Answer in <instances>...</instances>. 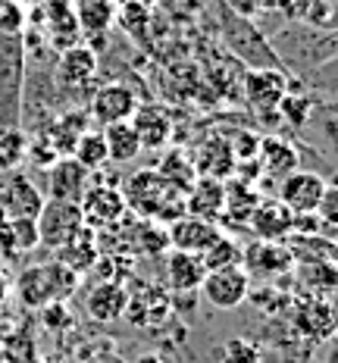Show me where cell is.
Returning a JSON list of instances; mask_svg holds the SVG:
<instances>
[{"mask_svg":"<svg viewBox=\"0 0 338 363\" xmlns=\"http://www.w3.org/2000/svg\"><path fill=\"white\" fill-rule=\"evenodd\" d=\"M26 63L28 60L22 32H0V132L19 128Z\"/></svg>","mask_w":338,"mask_h":363,"instance_id":"3957f363","label":"cell"},{"mask_svg":"<svg viewBox=\"0 0 338 363\" xmlns=\"http://www.w3.org/2000/svg\"><path fill=\"white\" fill-rule=\"evenodd\" d=\"M295 326H298V332L310 335L313 345H317V342H329V338H332V332H335V316H332L329 301L313 298V301H307V304H300V310L295 313Z\"/></svg>","mask_w":338,"mask_h":363,"instance_id":"cb8c5ba5","label":"cell"},{"mask_svg":"<svg viewBox=\"0 0 338 363\" xmlns=\"http://www.w3.org/2000/svg\"><path fill=\"white\" fill-rule=\"evenodd\" d=\"M57 260L63 263L66 269H72L75 276H81L91 263L97 260V251H94V245H91V225H85V229L79 232L75 238H69L63 247H57Z\"/></svg>","mask_w":338,"mask_h":363,"instance_id":"83f0119b","label":"cell"},{"mask_svg":"<svg viewBox=\"0 0 338 363\" xmlns=\"http://www.w3.org/2000/svg\"><path fill=\"white\" fill-rule=\"evenodd\" d=\"M260 357H263V347L247 335L229 338L222 345V363H260Z\"/></svg>","mask_w":338,"mask_h":363,"instance_id":"e575fe53","label":"cell"},{"mask_svg":"<svg viewBox=\"0 0 338 363\" xmlns=\"http://www.w3.org/2000/svg\"><path fill=\"white\" fill-rule=\"evenodd\" d=\"M94 75H97V50L75 44V48L57 54V94L60 110L63 104H88L94 94Z\"/></svg>","mask_w":338,"mask_h":363,"instance_id":"5b68a950","label":"cell"},{"mask_svg":"<svg viewBox=\"0 0 338 363\" xmlns=\"http://www.w3.org/2000/svg\"><path fill=\"white\" fill-rule=\"evenodd\" d=\"M69 4H79V0H69Z\"/></svg>","mask_w":338,"mask_h":363,"instance_id":"b9f144b4","label":"cell"},{"mask_svg":"<svg viewBox=\"0 0 338 363\" xmlns=\"http://www.w3.org/2000/svg\"><path fill=\"white\" fill-rule=\"evenodd\" d=\"M79 207H81V216H85V225H94V229H110L125 213V201L119 194V188H113V182L88 185Z\"/></svg>","mask_w":338,"mask_h":363,"instance_id":"e0dca14e","label":"cell"},{"mask_svg":"<svg viewBox=\"0 0 338 363\" xmlns=\"http://www.w3.org/2000/svg\"><path fill=\"white\" fill-rule=\"evenodd\" d=\"M75 19L85 38H103L116 22V0H79Z\"/></svg>","mask_w":338,"mask_h":363,"instance_id":"d4e9b609","label":"cell"},{"mask_svg":"<svg viewBox=\"0 0 338 363\" xmlns=\"http://www.w3.org/2000/svg\"><path fill=\"white\" fill-rule=\"evenodd\" d=\"M35 16H41L47 44L57 50V54H63V50L75 48V44L81 41L79 19H75V6L69 4V0H41V10H38Z\"/></svg>","mask_w":338,"mask_h":363,"instance_id":"7c38bea8","label":"cell"},{"mask_svg":"<svg viewBox=\"0 0 338 363\" xmlns=\"http://www.w3.org/2000/svg\"><path fill=\"white\" fill-rule=\"evenodd\" d=\"M132 363H169V357H163V354H141V357H135Z\"/></svg>","mask_w":338,"mask_h":363,"instance_id":"f35d334b","label":"cell"},{"mask_svg":"<svg viewBox=\"0 0 338 363\" xmlns=\"http://www.w3.org/2000/svg\"><path fill=\"white\" fill-rule=\"evenodd\" d=\"M6 298H10V282H6V276L0 272V307L6 304Z\"/></svg>","mask_w":338,"mask_h":363,"instance_id":"ab89813d","label":"cell"},{"mask_svg":"<svg viewBox=\"0 0 338 363\" xmlns=\"http://www.w3.org/2000/svg\"><path fill=\"white\" fill-rule=\"evenodd\" d=\"M116 22L129 38H145L150 28V4L147 0H125V4H116Z\"/></svg>","mask_w":338,"mask_h":363,"instance_id":"1f68e13d","label":"cell"},{"mask_svg":"<svg viewBox=\"0 0 338 363\" xmlns=\"http://www.w3.org/2000/svg\"><path fill=\"white\" fill-rule=\"evenodd\" d=\"M269 44H273L276 57L282 60L285 72L295 69L298 75H310L313 69L335 60V32L313 28L298 19H291L279 35L269 38Z\"/></svg>","mask_w":338,"mask_h":363,"instance_id":"6da1fadb","label":"cell"},{"mask_svg":"<svg viewBox=\"0 0 338 363\" xmlns=\"http://www.w3.org/2000/svg\"><path fill=\"white\" fill-rule=\"evenodd\" d=\"M116 4H125V0H116ZM147 4H154V0H147Z\"/></svg>","mask_w":338,"mask_h":363,"instance_id":"60d3db41","label":"cell"},{"mask_svg":"<svg viewBox=\"0 0 338 363\" xmlns=\"http://www.w3.org/2000/svg\"><path fill=\"white\" fill-rule=\"evenodd\" d=\"M38 223V238H41V247H63L69 238H75L81 229H85V216H81V207L79 203H69V201H50L44 198V207L41 213L35 216Z\"/></svg>","mask_w":338,"mask_h":363,"instance_id":"52a82bcc","label":"cell"},{"mask_svg":"<svg viewBox=\"0 0 338 363\" xmlns=\"http://www.w3.org/2000/svg\"><path fill=\"white\" fill-rule=\"evenodd\" d=\"M298 282L304 285L313 298L329 301L335 291V263H300Z\"/></svg>","mask_w":338,"mask_h":363,"instance_id":"f1b7e54d","label":"cell"},{"mask_svg":"<svg viewBox=\"0 0 338 363\" xmlns=\"http://www.w3.org/2000/svg\"><path fill=\"white\" fill-rule=\"evenodd\" d=\"M295 267L288 245L282 241H251L242 247V269L247 276H263V279H282L285 272Z\"/></svg>","mask_w":338,"mask_h":363,"instance_id":"5bb4252c","label":"cell"},{"mask_svg":"<svg viewBox=\"0 0 338 363\" xmlns=\"http://www.w3.org/2000/svg\"><path fill=\"white\" fill-rule=\"evenodd\" d=\"M220 4L229 6V10L238 13V16H247V19L257 16V10H254V0H220Z\"/></svg>","mask_w":338,"mask_h":363,"instance_id":"74e56055","label":"cell"},{"mask_svg":"<svg viewBox=\"0 0 338 363\" xmlns=\"http://www.w3.org/2000/svg\"><path fill=\"white\" fill-rule=\"evenodd\" d=\"M91 176L94 172H88L75 157H60L47 166V198L81 203L88 185H91Z\"/></svg>","mask_w":338,"mask_h":363,"instance_id":"9a60e30c","label":"cell"},{"mask_svg":"<svg viewBox=\"0 0 338 363\" xmlns=\"http://www.w3.org/2000/svg\"><path fill=\"white\" fill-rule=\"evenodd\" d=\"M26 28V10L16 0H4L0 4V32H22Z\"/></svg>","mask_w":338,"mask_h":363,"instance_id":"d590c367","label":"cell"},{"mask_svg":"<svg viewBox=\"0 0 338 363\" xmlns=\"http://www.w3.org/2000/svg\"><path fill=\"white\" fill-rule=\"evenodd\" d=\"M88 313L94 316L97 323H113L125 313V304H129V289L119 282H101L88 291Z\"/></svg>","mask_w":338,"mask_h":363,"instance_id":"603a6c76","label":"cell"},{"mask_svg":"<svg viewBox=\"0 0 338 363\" xmlns=\"http://www.w3.org/2000/svg\"><path fill=\"white\" fill-rule=\"evenodd\" d=\"M22 157H28V138L26 128H6L0 132V172L16 169Z\"/></svg>","mask_w":338,"mask_h":363,"instance_id":"836d02e7","label":"cell"},{"mask_svg":"<svg viewBox=\"0 0 338 363\" xmlns=\"http://www.w3.org/2000/svg\"><path fill=\"white\" fill-rule=\"evenodd\" d=\"M81 166H85L88 172H101L103 166L110 163V157H107V141H103V135L101 132H81V138L75 141V147H72V154Z\"/></svg>","mask_w":338,"mask_h":363,"instance_id":"4dcf8cb0","label":"cell"},{"mask_svg":"<svg viewBox=\"0 0 338 363\" xmlns=\"http://www.w3.org/2000/svg\"><path fill=\"white\" fill-rule=\"evenodd\" d=\"M295 263H335V238L326 235H288Z\"/></svg>","mask_w":338,"mask_h":363,"instance_id":"4316f807","label":"cell"},{"mask_svg":"<svg viewBox=\"0 0 338 363\" xmlns=\"http://www.w3.org/2000/svg\"><path fill=\"white\" fill-rule=\"evenodd\" d=\"M326 176L322 172H310V169H295L285 179H279V191L276 198L291 216L300 213H317V203L326 191Z\"/></svg>","mask_w":338,"mask_h":363,"instance_id":"30bf717a","label":"cell"},{"mask_svg":"<svg viewBox=\"0 0 338 363\" xmlns=\"http://www.w3.org/2000/svg\"><path fill=\"white\" fill-rule=\"evenodd\" d=\"M135 125V132H138L141 138V147H163L169 141V132H172V123L167 116V110L160 107V104H138V110H135V116L129 119Z\"/></svg>","mask_w":338,"mask_h":363,"instance_id":"7402d4cb","label":"cell"},{"mask_svg":"<svg viewBox=\"0 0 338 363\" xmlns=\"http://www.w3.org/2000/svg\"><path fill=\"white\" fill-rule=\"evenodd\" d=\"M103 141H107V157L110 163H132L138 160V154L145 147H141V138L138 132H135L132 123H116V125H107L101 128Z\"/></svg>","mask_w":338,"mask_h":363,"instance_id":"484cf974","label":"cell"},{"mask_svg":"<svg viewBox=\"0 0 338 363\" xmlns=\"http://www.w3.org/2000/svg\"><path fill=\"white\" fill-rule=\"evenodd\" d=\"M288 88H291V79L285 69H247L244 97L251 104V110L266 113L269 119L279 116V101Z\"/></svg>","mask_w":338,"mask_h":363,"instance_id":"8fae6325","label":"cell"},{"mask_svg":"<svg viewBox=\"0 0 338 363\" xmlns=\"http://www.w3.org/2000/svg\"><path fill=\"white\" fill-rule=\"evenodd\" d=\"M222 235V229L210 219L182 213L179 219H172L167 229V245H172V251H185V254H204L216 238Z\"/></svg>","mask_w":338,"mask_h":363,"instance_id":"2e32d148","label":"cell"},{"mask_svg":"<svg viewBox=\"0 0 338 363\" xmlns=\"http://www.w3.org/2000/svg\"><path fill=\"white\" fill-rule=\"evenodd\" d=\"M225 207V182L222 179H210V176H201L188 185L185 191V213L191 216H201V219H210L216 223Z\"/></svg>","mask_w":338,"mask_h":363,"instance_id":"ac0fdd59","label":"cell"},{"mask_svg":"<svg viewBox=\"0 0 338 363\" xmlns=\"http://www.w3.org/2000/svg\"><path fill=\"white\" fill-rule=\"evenodd\" d=\"M75 285H79V276L72 269H66L60 260H50L19 272L16 298L26 307L41 310L47 304H57V301H66L75 291Z\"/></svg>","mask_w":338,"mask_h":363,"instance_id":"277c9868","label":"cell"},{"mask_svg":"<svg viewBox=\"0 0 338 363\" xmlns=\"http://www.w3.org/2000/svg\"><path fill=\"white\" fill-rule=\"evenodd\" d=\"M300 0H254V10L257 13H285L288 19L298 16Z\"/></svg>","mask_w":338,"mask_h":363,"instance_id":"8d00e7d4","label":"cell"},{"mask_svg":"<svg viewBox=\"0 0 338 363\" xmlns=\"http://www.w3.org/2000/svg\"><path fill=\"white\" fill-rule=\"evenodd\" d=\"M313 113H317V101L304 91H285V97L279 101V116L291 128H307L313 123Z\"/></svg>","mask_w":338,"mask_h":363,"instance_id":"f546056e","label":"cell"},{"mask_svg":"<svg viewBox=\"0 0 338 363\" xmlns=\"http://www.w3.org/2000/svg\"><path fill=\"white\" fill-rule=\"evenodd\" d=\"M135 110H138V94L132 85H123V82H107V85L94 88L91 101H88V113L101 128L129 123Z\"/></svg>","mask_w":338,"mask_h":363,"instance_id":"ba28073f","label":"cell"},{"mask_svg":"<svg viewBox=\"0 0 338 363\" xmlns=\"http://www.w3.org/2000/svg\"><path fill=\"white\" fill-rule=\"evenodd\" d=\"M216 26H220L225 50L235 60H242L247 69H285L273 44H269V35L254 19L232 13L220 0H216Z\"/></svg>","mask_w":338,"mask_h":363,"instance_id":"7a4b0ae2","label":"cell"},{"mask_svg":"<svg viewBox=\"0 0 338 363\" xmlns=\"http://www.w3.org/2000/svg\"><path fill=\"white\" fill-rule=\"evenodd\" d=\"M44 207V194L35 188V182L19 169H6L4 182H0V210L6 213V219L16 216H38Z\"/></svg>","mask_w":338,"mask_h":363,"instance_id":"4fadbf2b","label":"cell"},{"mask_svg":"<svg viewBox=\"0 0 338 363\" xmlns=\"http://www.w3.org/2000/svg\"><path fill=\"white\" fill-rule=\"evenodd\" d=\"M207 269L201 254H185V251H169L167 257V285L176 294H194L204 282Z\"/></svg>","mask_w":338,"mask_h":363,"instance_id":"44dd1931","label":"cell"},{"mask_svg":"<svg viewBox=\"0 0 338 363\" xmlns=\"http://www.w3.org/2000/svg\"><path fill=\"white\" fill-rule=\"evenodd\" d=\"M119 194H123L125 207L138 210L141 216H160L163 207H169V201L185 198V191L172 188L157 169H141L129 176V182L119 188Z\"/></svg>","mask_w":338,"mask_h":363,"instance_id":"8992f818","label":"cell"},{"mask_svg":"<svg viewBox=\"0 0 338 363\" xmlns=\"http://www.w3.org/2000/svg\"><path fill=\"white\" fill-rule=\"evenodd\" d=\"M254 160H257L263 176H269V179H285L288 172L300 169L298 150L285 138H279V135H263L257 141V157Z\"/></svg>","mask_w":338,"mask_h":363,"instance_id":"d6986e66","label":"cell"},{"mask_svg":"<svg viewBox=\"0 0 338 363\" xmlns=\"http://www.w3.org/2000/svg\"><path fill=\"white\" fill-rule=\"evenodd\" d=\"M201 294L210 307L216 310H238L251 298V276L242 267H229V269H213L204 276L201 282Z\"/></svg>","mask_w":338,"mask_h":363,"instance_id":"9c48e42d","label":"cell"},{"mask_svg":"<svg viewBox=\"0 0 338 363\" xmlns=\"http://www.w3.org/2000/svg\"><path fill=\"white\" fill-rule=\"evenodd\" d=\"M201 260H204V269H207V272H213V269H229V267H242V245H238L235 238H229V235L222 232V235L216 238L204 254H201Z\"/></svg>","mask_w":338,"mask_h":363,"instance_id":"d6a6232c","label":"cell"},{"mask_svg":"<svg viewBox=\"0 0 338 363\" xmlns=\"http://www.w3.org/2000/svg\"><path fill=\"white\" fill-rule=\"evenodd\" d=\"M247 229L260 241H282L291 235V213L279 201H260L247 216Z\"/></svg>","mask_w":338,"mask_h":363,"instance_id":"ffe728a7","label":"cell"}]
</instances>
